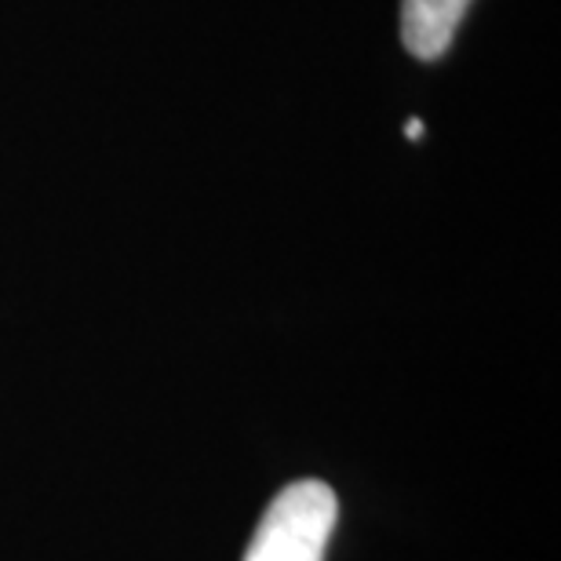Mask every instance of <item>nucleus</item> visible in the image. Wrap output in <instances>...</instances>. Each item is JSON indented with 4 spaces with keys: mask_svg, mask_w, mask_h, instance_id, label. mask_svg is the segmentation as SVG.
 Here are the masks:
<instances>
[{
    "mask_svg": "<svg viewBox=\"0 0 561 561\" xmlns=\"http://www.w3.org/2000/svg\"><path fill=\"white\" fill-rule=\"evenodd\" d=\"M340 500L324 481H296L277 492L244 561H324Z\"/></svg>",
    "mask_w": 561,
    "mask_h": 561,
    "instance_id": "obj_1",
    "label": "nucleus"
},
{
    "mask_svg": "<svg viewBox=\"0 0 561 561\" xmlns=\"http://www.w3.org/2000/svg\"><path fill=\"white\" fill-rule=\"evenodd\" d=\"M470 0H401V41L416 59H442Z\"/></svg>",
    "mask_w": 561,
    "mask_h": 561,
    "instance_id": "obj_2",
    "label": "nucleus"
}]
</instances>
